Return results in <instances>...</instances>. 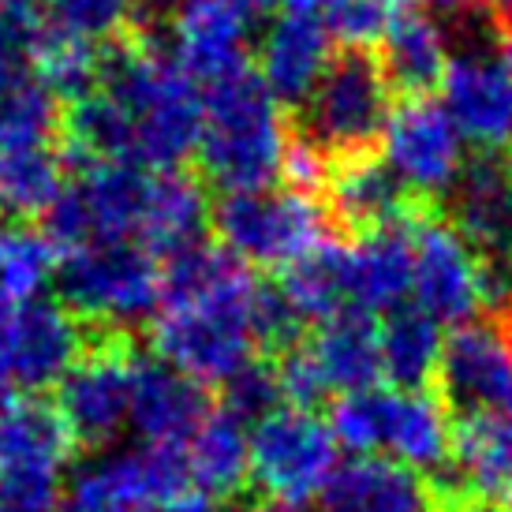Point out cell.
I'll use <instances>...</instances> for the list:
<instances>
[{"label":"cell","instance_id":"6da1fadb","mask_svg":"<svg viewBox=\"0 0 512 512\" xmlns=\"http://www.w3.org/2000/svg\"><path fill=\"white\" fill-rule=\"evenodd\" d=\"M258 299V277L225 247L202 240L172 255L154 326L157 359L202 389L225 385L258 359Z\"/></svg>","mask_w":512,"mask_h":512},{"label":"cell","instance_id":"7a4b0ae2","mask_svg":"<svg viewBox=\"0 0 512 512\" xmlns=\"http://www.w3.org/2000/svg\"><path fill=\"white\" fill-rule=\"evenodd\" d=\"M94 90L120 116L135 169L172 172L199 150L202 94L157 38L128 30L120 42L105 45Z\"/></svg>","mask_w":512,"mask_h":512},{"label":"cell","instance_id":"3957f363","mask_svg":"<svg viewBox=\"0 0 512 512\" xmlns=\"http://www.w3.org/2000/svg\"><path fill=\"white\" fill-rule=\"evenodd\" d=\"M285 146L288 131L281 120V101L262 86L251 64L206 83L195 154L210 184L225 195L270 187L281 176Z\"/></svg>","mask_w":512,"mask_h":512},{"label":"cell","instance_id":"277c9868","mask_svg":"<svg viewBox=\"0 0 512 512\" xmlns=\"http://www.w3.org/2000/svg\"><path fill=\"white\" fill-rule=\"evenodd\" d=\"M329 430L337 445L359 456L389 453L397 464L430 471V486L453 468L456 430L449 408L427 389H363L333 404Z\"/></svg>","mask_w":512,"mask_h":512},{"label":"cell","instance_id":"5b68a950","mask_svg":"<svg viewBox=\"0 0 512 512\" xmlns=\"http://www.w3.org/2000/svg\"><path fill=\"white\" fill-rule=\"evenodd\" d=\"M60 303L98 329H124L161 307L165 266L150 247L135 240L94 243L68 251L57 266Z\"/></svg>","mask_w":512,"mask_h":512},{"label":"cell","instance_id":"8992f818","mask_svg":"<svg viewBox=\"0 0 512 512\" xmlns=\"http://www.w3.org/2000/svg\"><path fill=\"white\" fill-rule=\"evenodd\" d=\"M393 116V86L382 60L367 49H348L329 60L311 98L303 101V139L314 143L329 161L363 157L382 143Z\"/></svg>","mask_w":512,"mask_h":512},{"label":"cell","instance_id":"52a82bcc","mask_svg":"<svg viewBox=\"0 0 512 512\" xmlns=\"http://www.w3.org/2000/svg\"><path fill=\"white\" fill-rule=\"evenodd\" d=\"M221 247L243 266H296L333 240V217L318 199L299 191H232L214 206Z\"/></svg>","mask_w":512,"mask_h":512},{"label":"cell","instance_id":"ba28073f","mask_svg":"<svg viewBox=\"0 0 512 512\" xmlns=\"http://www.w3.org/2000/svg\"><path fill=\"white\" fill-rule=\"evenodd\" d=\"M45 210V236L57 251H79L94 243H143L154 172L135 165H79Z\"/></svg>","mask_w":512,"mask_h":512},{"label":"cell","instance_id":"9c48e42d","mask_svg":"<svg viewBox=\"0 0 512 512\" xmlns=\"http://www.w3.org/2000/svg\"><path fill=\"white\" fill-rule=\"evenodd\" d=\"M341 468V445L333 438L329 423L314 412L281 408L255 423L251 434V479L288 512L322 498V490Z\"/></svg>","mask_w":512,"mask_h":512},{"label":"cell","instance_id":"30bf717a","mask_svg":"<svg viewBox=\"0 0 512 512\" xmlns=\"http://www.w3.org/2000/svg\"><path fill=\"white\" fill-rule=\"evenodd\" d=\"M42 27L38 0H0V150L49 146L64 128L60 98L34 64Z\"/></svg>","mask_w":512,"mask_h":512},{"label":"cell","instance_id":"8fae6325","mask_svg":"<svg viewBox=\"0 0 512 512\" xmlns=\"http://www.w3.org/2000/svg\"><path fill=\"white\" fill-rule=\"evenodd\" d=\"M135 363L139 356L124 329H94L57 400L75 445H109L131 423Z\"/></svg>","mask_w":512,"mask_h":512},{"label":"cell","instance_id":"7c38bea8","mask_svg":"<svg viewBox=\"0 0 512 512\" xmlns=\"http://www.w3.org/2000/svg\"><path fill=\"white\" fill-rule=\"evenodd\" d=\"M378 146L385 150V169L423 206L449 199V191L468 165L464 135L430 98H408L397 105Z\"/></svg>","mask_w":512,"mask_h":512},{"label":"cell","instance_id":"4fadbf2b","mask_svg":"<svg viewBox=\"0 0 512 512\" xmlns=\"http://www.w3.org/2000/svg\"><path fill=\"white\" fill-rule=\"evenodd\" d=\"M184 449H128L86 464L64 490L57 512H154L187 494Z\"/></svg>","mask_w":512,"mask_h":512},{"label":"cell","instance_id":"5bb4252c","mask_svg":"<svg viewBox=\"0 0 512 512\" xmlns=\"http://www.w3.org/2000/svg\"><path fill=\"white\" fill-rule=\"evenodd\" d=\"M412 296L438 326H464L486 303L483 258L449 221L430 214L412 225Z\"/></svg>","mask_w":512,"mask_h":512},{"label":"cell","instance_id":"9a60e30c","mask_svg":"<svg viewBox=\"0 0 512 512\" xmlns=\"http://www.w3.org/2000/svg\"><path fill=\"white\" fill-rule=\"evenodd\" d=\"M441 404L449 412H498L512 393V329L501 322H464L449 333L438 363Z\"/></svg>","mask_w":512,"mask_h":512},{"label":"cell","instance_id":"2e32d148","mask_svg":"<svg viewBox=\"0 0 512 512\" xmlns=\"http://www.w3.org/2000/svg\"><path fill=\"white\" fill-rule=\"evenodd\" d=\"M441 109L449 113L464 143L483 154L512 146V79L486 49H464L449 57L441 75Z\"/></svg>","mask_w":512,"mask_h":512},{"label":"cell","instance_id":"e0dca14e","mask_svg":"<svg viewBox=\"0 0 512 512\" xmlns=\"http://www.w3.org/2000/svg\"><path fill=\"white\" fill-rule=\"evenodd\" d=\"M86 344H90V329L64 303H53V299L19 303L12 326L15 389L42 393L49 385H60L83 359Z\"/></svg>","mask_w":512,"mask_h":512},{"label":"cell","instance_id":"ac0fdd59","mask_svg":"<svg viewBox=\"0 0 512 512\" xmlns=\"http://www.w3.org/2000/svg\"><path fill=\"white\" fill-rule=\"evenodd\" d=\"M210 415V397L199 382L169 367L165 359L135 363V389H131V427L154 449H184L191 434Z\"/></svg>","mask_w":512,"mask_h":512},{"label":"cell","instance_id":"d6986e66","mask_svg":"<svg viewBox=\"0 0 512 512\" xmlns=\"http://www.w3.org/2000/svg\"><path fill=\"white\" fill-rule=\"evenodd\" d=\"M419 217V214H415ZM412 221H397L378 232L344 243L348 311L393 314L412 292Z\"/></svg>","mask_w":512,"mask_h":512},{"label":"cell","instance_id":"ffe728a7","mask_svg":"<svg viewBox=\"0 0 512 512\" xmlns=\"http://www.w3.org/2000/svg\"><path fill=\"white\" fill-rule=\"evenodd\" d=\"M449 225L483 262L512 258V176L494 154L471 157L449 191Z\"/></svg>","mask_w":512,"mask_h":512},{"label":"cell","instance_id":"44dd1931","mask_svg":"<svg viewBox=\"0 0 512 512\" xmlns=\"http://www.w3.org/2000/svg\"><path fill=\"white\" fill-rule=\"evenodd\" d=\"M329 34L322 19L288 12L273 19L258 45V79L277 101L299 105L311 98L322 72L329 68Z\"/></svg>","mask_w":512,"mask_h":512},{"label":"cell","instance_id":"7402d4cb","mask_svg":"<svg viewBox=\"0 0 512 512\" xmlns=\"http://www.w3.org/2000/svg\"><path fill=\"white\" fill-rule=\"evenodd\" d=\"M329 217H337L344 228H352L359 236L378 232L385 225H397V221H412L415 202L404 187L397 184V176L385 169V161H378L374 154L348 157V161H333L329 172Z\"/></svg>","mask_w":512,"mask_h":512},{"label":"cell","instance_id":"603a6c76","mask_svg":"<svg viewBox=\"0 0 512 512\" xmlns=\"http://www.w3.org/2000/svg\"><path fill=\"white\" fill-rule=\"evenodd\" d=\"M434 490L412 468L382 456H359L337 468L314 512H430Z\"/></svg>","mask_w":512,"mask_h":512},{"label":"cell","instance_id":"cb8c5ba5","mask_svg":"<svg viewBox=\"0 0 512 512\" xmlns=\"http://www.w3.org/2000/svg\"><path fill=\"white\" fill-rule=\"evenodd\" d=\"M247 27L225 0H184L176 15V60L191 79L214 83L247 64Z\"/></svg>","mask_w":512,"mask_h":512},{"label":"cell","instance_id":"d4e9b609","mask_svg":"<svg viewBox=\"0 0 512 512\" xmlns=\"http://www.w3.org/2000/svg\"><path fill=\"white\" fill-rule=\"evenodd\" d=\"M75 449L57 404L23 397L0 408V471H68Z\"/></svg>","mask_w":512,"mask_h":512},{"label":"cell","instance_id":"484cf974","mask_svg":"<svg viewBox=\"0 0 512 512\" xmlns=\"http://www.w3.org/2000/svg\"><path fill=\"white\" fill-rule=\"evenodd\" d=\"M307 352L329 393L352 397V393L374 389L382 378V337H378V326L370 322V314L344 311L322 322L314 329Z\"/></svg>","mask_w":512,"mask_h":512},{"label":"cell","instance_id":"4316f807","mask_svg":"<svg viewBox=\"0 0 512 512\" xmlns=\"http://www.w3.org/2000/svg\"><path fill=\"white\" fill-rule=\"evenodd\" d=\"M382 72L393 90H404L408 98H427L430 86L441 83L449 68V42L445 30L430 12H419L404 4L400 15L382 34Z\"/></svg>","mask_w":512,"mask_h":512},{"label":"cell","instance_id":"83f0119b","mask_svg":"<svg viewBox=\"0 0 512 512\" xmlns=\"http://www.w3.org/2000/svg\"><path fill=\"white\" fill-rule=\"evenodd\" d=\"M187 479L202 498H236L251 479V434L247 423L225 408L202 419V427L184 445Z\"/></svg>","mask_w":512,"mask_h":512},{"label":"cell","instance_id":"f1b7e54d","mask_svg":"<svg viewBox=\"0 0 512 512\" xmlns=\"http://www.w3.org/2000/svg\"><path fill=\"white\" fill-rule=\"evenodd\" d=\"M210 199L195 176L172 169L154 172V187H150V210H146L143 247L154 255H180L187 247L202 243V232L210 225Z\"/></svg>","mask_w":512,"mask_h":512},{"label":"cell","instance_id":"f546056e","mask_svg":"<svg viewBox=\"0 0 512 512\" xmlns=\"http://www.w3.org/2000/svg\"><path fill=\"white\" fill-rule=\"evenodd\" d=\"M382 337V374L393 389H427L430 378H438L441 363V326L419 307H397L385 314Z\"/></svg>","mask_w":512,"mask_h":512},{"label":"cell","instance_id":"4dcf8cb0","mask_svg":"<svg viewBox=\"0 0 512 512\" xmlns=\"http://www.w3.org/2000/svg\"><path fill=\"white\" fill-rule=\"evenodd\" d=\"M64 191V161L49 146L0 150V221H27Z\"/></svg>","mask_w":512,"mask_h":512},{"label":"cell","instance_id":"1f68e13d","mask_svg":"<svg viewBox=\"0 0 512 512\" xmlns=\"http://www.w3.org/2000/svg\"><path fill=\"white\" fill-rule=\"evenodd\" d=\"M60 251L45 228L27 221H0V296L12 303H30L42 296L49 277L60 266Z\"/></svg>","mask_w":512,"mask_h":512},{"label":"cell","instance_id":"d6a6232c","mask_svg":"<svg viewBox=\"0 0 512 512\" xmlns=\"http://www.w3.org/2000/svg\"><path fill=\"white\" fill-rule=\"evenodd\" d=\"M38 8L49 30L98 49L120 42L131 30V0H38Z\"/></svg>","mask_w":512,"mask_h":512},{"label":"cell","instance_id":"836d02e7","mask_svg":"<svg viewBox=\"0 0 512 512\" xmlns=\"http://www.w3.org/2000/svg\"><path fill=\"white\" fill-rule=\"evenodd\" d=\"M225 393V412L236 415L240 423H262L266 415L277 412L281 400V385H277V367L266 359H255L221 385Z\"/></svg>","mask_w":512,"mask_h":512},{"label":"cell","instance_id":"e575fe53","mask_svg":"<svg viewBox=\"0 0 512 512\" xmlns=\"http://www.w3.org/2000/svg\"><path fill=\"white\" fill-rule=\"evenodd\" d=\"M277 367V385H281V400H288V408L299 412H311L314 404H322L329 397L322 374L314 367L307 344H292L281 352V359L273 363Z\"/></svg>","mask_w":512,"mask_h":512},{"label":"cell","instance_id":"d590c367","mask_svg":"<svg viewBox=\"0 0 512 512\" xmlns=\"http://www.w3.org/2000/svg\"><path fill=\"white\" fill-rule=\"evenodd\" d=\"M19 303L0 296V408L12 400L15 393V374H12V326Z\"/></svg>","mask_w":512,"mask_h":512},{"label":"cell","instance_id":"8d00e7d4","mask_svg":"<svg viewBox=\"0 0 512 512\" xmlns=\"http://www.w3.org/2000/svg\"><path fill=\"white\" fill-rule=\"evenodd\" d=\"M225 4L240 15L247 27H258V23L273 19V12H277V0H225Z\"/></svg>","mask_w":512,"mask_h":512},{"label":"cell","instance_id":"74e56055","mask_svg":"<svg viewBox=\"0 0 512 512\" xmlns=\"http://www.w3.org/2000/svg\"><path fill=\"white\" fill-rule=\"evenodd\" d=\"M344 4H352V0H288V12L314 15V19H322V23H329L333 15L341 12Z\"/></svg>","mask_w":512,"mask_h":512},{"label":"cell","instance_id":"f35d334b","mask_svg":"<svg viewBox=\"0 0 512 512\" xmlns=\"http://www.w3.org/2000/svg\"><path fill=\"white\" fill-rule=\"evenodd\" d=\"M154 512H217V505L210 498H202V494H180V498L165 501V505H157Z\"/></svg>","mask_w":512,"mask_h":512},{"label":"cell","instance_id":"ab89813d","mask_svg":"<svg viewBox=\"0 0 512 512\" xmlns=\"http://www.w3.org/2000/svg\"><path fill=\"white\" fill-rule=\"evenodd\" d=\"M445 512H509L494 505L490 498H475V494H456V498H445Z\"/></svg>","mask_w":512,"mask_h":512},{"label":"cell","instance_id":"60d3db41","mask_svg":"<svg viewBox=\"0 0 512 512\" xmlns=\"http://www.w3.org/2000/svg\"><path fill=\"white\" fill-rule=\"evenodd\" d=\"M423 8H430V12H445V15H464L471 12V8H479L483 0H419Z\"/></svg>","mask_w":512,"mask_h":512},{"label":"cell","instance_id":"b9f144b4","mask_svg":"<svg viewBox=\"0 0 512 512\" xmlns=\"http://www.w3.org/2000/svg\"><path fill=\"white\" fill-rule=\"evenodd\" d=\"M494 419H498L501 434H505V438H509V445H512V393H509V400L501 404L498 412H494Z\"/></svg>","mask_w":512,"mask_h":512},{"label":"cell","instance_id":"7bdbcfd3","mask_svg":"<svg viewBox=\"0 0 512 512\" xmlns=\"http://www.w3.org/2000/svg\"><path fill=\"white\" fill-rule=\"evenodd\" d=\"M498 60H501V68H505V75L512 79V30L501 38V45H498Z\"/></svg>","mask_w":512,"mask_h":512},{"label":"cell","instance_id":"ee69618b","mask_svg":"<svg viewBox=\"0 0 512 512\" xmlns=\"http://www.w3.org/2000/svg\"><path fill=\"white\" fill-rule=\"evenodd\" d=\"M494 12H498L501 23L512 30V0H494Z\"/></svg>","mask_w":512,"mask_h":512},{"label":"cell","instance_id":"f6af8a7d","mask_svg":"<svg viewBox=\"0 0 512 512\" xmlns=\"http://www.w3.org/2000/svg\"><path fill=\"white\" fill-rule=\"evenodd\" d=\"M146 8H172V4H184V0H143Z\"/></svg>","mask_w":512,"mask_h":512},{"label":"cell","instance_id":"bcb514c9","mask_svg":"<svg viewBox=\"0 0 512 512\" xmlns=\"http://www.w3.org/2000/svg\"><path fill=\"white\" fill-rule=\"evenodd\" d=\"M255 512H288V509H281V505H270V501H266V505H262V509H255Z\"/></svg>","mask_w":512,"mask_h":512},{"label":"cell","instance_id":"7dc6e473","mask_svg":"<svg viewBox=\"0 0 512 512\" xmlns=\"http://www.w3.org/2000/svg\"><path fill=\"white\" fill-rule=\"evenodd\" d=\"M505 501H509V505H505V509L512 512V486H509V490H505Z\"/></svg>","mask_w":512,"mask_h":512},{"label":"cell","instance_id":"c3c4849f","mask_svg":"<svg viewBox=\"0 0 512 512\" xmlns=\"http://www.w3.org/2000/svg\"><path fill=\"white\" fill-rule=\"evenodd\" d=\"M509 176H512V157H509Z\"/></svg>","mask_w":512,"mask_h":512}]
</instances>
